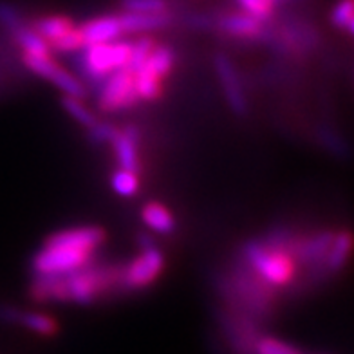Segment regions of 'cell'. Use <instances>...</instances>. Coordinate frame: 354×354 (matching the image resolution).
Listing matches in <instances>:
<instances>
[{"mask_svg": "<svg viewBox=\"0 0 354 354\" xmlns=\"http://www.w3.org/2000/svg\"><path fill=\"white\" fill-rule=\"evenodd\" d=\"M111 183L114 192L123 197H132L140 188V179H138L136 172L125 170V168H120L118 172H114Z\"/></svg>", "mask_w": 354, "mask_h": 354, "instance_id": "cell-22", "label": "cell"}, {"mask_svg": "<svg viewBox=\"0 0 354 354\" xmlns=\"http://www.w3.org/2000/svg\"><path fill=\"white\" fill-rule=\"evenodd\" d=\"M71 28H75L73 22L67 17H62V15L44 17V19H38L33 22L35 31L49 44L55 42L56 38H60L62 35H66Z\"/></svg>", "mask_w": 354, "mask_h": 354, "instance_id": "cell-18", "label": "cell"}, {"mask_svg": "<svg viewBox=\"0 0 354 354\" xmlns=\"http://www.w3.org/2000/svg\"><path fill=\"white\" fill-rule=\"evenodd\" d=\"M13 35L15 42L19 44L24 49V55L29 56H51V49H49V42L44 40L40 35L35 31L33 28L22 26Z\"/></svg>", "mask_w": 354, "mask_h": 354, "instance_id": "cell-15", "label": "cell"}, {"mask_svg": "<svg viewBox=\"0 0 354 354\" xmlns=\"http://www.w3.org/2000/svg\"><path fill=\"white\" fill-rule=\"evenodd\" d=\"M331 232H320L313 237L306 239H295L291 244V257L297 259L302 264H317V262H324L329 246L333 243Z\"/></svg>", "mask_w": 354, "mask_h": 354, "instance_id": "cell-11", "label": "cell"}, {"mask_svg": "<svg viewBox=\"0 0 354 354\" xmlns=\"http://www.w3.org/2000/svg\"><path fill=\"white\" fill-rule=\"evenodd\" d=\"M273 4H277V2H286V0H271Z\"/></svg>", "mask_w": 354, "mask_h": 354, "instance_id": "cell-33", "label": "cell"}, {"mask_svg": "<svg viewBox=\"0 0 354 354\" xmlns=\"http://www.w3.org/2000/svg\"><path fill=\"white\" fill-rule=\"evenodd\" d=\"M174 60H176V56H174V51L170 47L154 46V49L150 51V55L147 56V60L141 66H145L149 71H152L156 76L163 80L170 73V69H172Z\"/></svg>", "mask_w": 354, "mask_h": 354, "instance_id": "cell-21", "label": "cell"}, {"mask_svg": "<svg viewBox=\"0 0 354 354\" xmlns=\"http://www.w3.org/2000/svg\"><path fill=\"white\" fill-rule=\"evenodd\" d=\"M141 215H143L145 224L158 233H170L174 226H176L174 215L163 205H159V203H149L143 208Z\"/></svg>", "mask_w": 354, "mask_h": 354, "instance_id": "cell-17", "label": "cell"}, {"mask_svg": "<svg viewBox=\"0 0 354 354\" xmlns=\"http://www.w3.org/2000/svg\"><path fill=\"white\" fill-rule=\"evenodd\" d=\"M120 24H122L123 33H149V31H158V29L167 28L170 19L165 13H132L125 11L123 15H118Z\"/></svg>", "mask_w": 354, "mask_h": 354, "instance_id": "cell-14", "label": "cell"}, {"mask_svg": "<svg viewBox=\"0 0 354 354\" xmlns=\"http://www.w3.org/2000/svg\"><path fill=\"white\" fill-rule=\"evenodd\" d=\"M94 252L47 244L33 259L35 275H69L91 264Z\"/></svg>", "mask_w": 354, "mask_h": 354, "instance_id": "cell-4", "label": "cell"}, {"mask_svg": "<svg viewBox=\"0 0 354 354\" xmlns=\"http://www.w3.org/2000/svg\"><path fill=\"white\" fill-rule=\"evenodd\" d=\"M221 29L230 37L235 38H262L264 28L262 20L248 13H228L221 19Z\"/></svg>", "mask_w": 354, "mask_h": 354, "instance_id": "cell-13", "label": "cell"}, {"mask_svg": "<svg viewBox=\"0 0 354 354\" xmlns=\"http://www.w3.org/2000/svg\"><path fill=\"white\" fill-rule=\"evenodd\" d=\"M331 20L336 28L345 29L347 33L353 35L354 17H353V0H340L333 10Z\"/></svg>", "mask_w": 354, "mask_h": 354, "instance_id": "cell-25", "label": "cell"}, {"mask_svg": "<svg viewBox=\"0 0 354 354\" xmlns=\"http://www.w3.org/2000/svg\"><path fill=\"white\" fill-rule=\"evenodd\" d=\"M53 49L60 53H75L80 51L84 47L82 42V35H80L78 28H71L66 35H62L60 38H56L55 42H51Z\"/></svg>", "mask_w": 354, "mask_h": 354, "instance_id": "cell-27", "label": "cell"}, {"mask_svg": "<svg viewBox=\"0 0 354 354\" xmlns=\"http://www.w3.org/2000/svg\"><path fill=\"white\" fill-rule=\"evenodd\" d=\"M138 244H140L141 250H149V248H154V239H152V235H149V233H141L140 237H138Z\"/></svg>", "mask_w": 354, "mask_h": 354, "instance_id": "cell-32", "label": "cell"}, {"mask_svg": "<svg viewBox=\"0 0 354 354\" xmlns=\"http://www.w3.org/2000/svg\"><path fill=\"white\" fill-rule=\"evenodd\" d=\"M134 73V85L136 93L140 96V100H156L161 94V78L156 76L152 71H149L145 66H140L138 69L132 71Z\"/></svg>", "mask_w": 354, "mask_h": 354, "instance_id": "cell-19", "label": "cell"}, {"mask_svg": "<svg viewBox=\"0 0 354 354\" xmlns=\"http://www.w3.org/2000/svg\"><path fill=\"white\" fill-rule=\"evenodd\" d=\"M215 71H217V76H219V82L223 85L224 96L228 100L230 107L235 114L243 116L248 112V102L246 96H244L243 84L239 80L237 71L233 67V64L230 62L228 56L217 55L215 58Z\"/></svg>", "mask_w": 354, "mask_h": 354, "instance_id": "cell-8", "label": "cell"}, {"mask_svg": "<svg viewBox=\"0 0 354 354\" xmlns=\"http://www.w3.org/2000/svg\"><path fill=\"white\" fill-rule=\"evenodd\" d=\"M244 13L252 15L259 20H268L273 13V2L271 0H237Z\"/></svg>", "mask_w": 354, "mask_h": 354, "instance_id": "cell-28", "label": "cell"}, {"mask_svg": "<svg viewBox=\"0 0 354 354\" xmlns=\"http://www.w3.org/2000/svg\"><path fill=\"white\" fill-rule=\"evenodd\" d=\"M105 241V232L98 226H76L55 233L47 239V244H58V246H71L87 252H96Z\"/></svg>", "mask_w": 354, "mask_h": 354, "instance_id": "cell-9", "label": "cell"}, {"mask_svg": "<svg viewBox=\"0 0 354 354\" xmlns=\"http://www.w3.org/2000/svg\"><path fill=\"white\" fill-rule=\"evenodd\" d=\"M132 53L131 42H111L87 46L76 58V67L82 75L94 84H102L111 73L129 66Z\"/></svg>", "mask_w": 354, "mask_h": 354, "instance_id": "cell-3", "label": "cell"}, {"mask_svg": "<svg viewBox=\"0 0 354 354\" xmlns=\"http://www.w3.org/2000/svg\"><path fill=\"white\" fill-rule=\"evenodd\" d=\"M165 268V257L158 248L143 250L127 268H122V279L120 282L125 289L147 288L161 275Z\"/></svg>", "mask_w": 354, "mask_h": 354, "instance_id": "cell-6", "label": "cell"}, {"mask_svg": "<svg viewBox=\"0 0 354 354\" xmlns=\"http://www.w3.org/2000/svg\"><path fill=\"white\" fill-rule=\"evenodd\" d=\"M15 324H20V326L28 327L29 331L38 333L42 336H51L55 335L58 326H56V320L49 315H44V313H33V311H20L17 315V322Z\"/></svg>", "mask_w": 354, "mask_h": 354, "instance_id": "cell-20", "label": "cell"}, {"mask_svg": "<svg viewBox=\"0 0 354 354\" xmlns=\"http://www.w3.org/2000/svg\"><path fill=\"white\" fill-rule=\"evenodd\" d=\"M122 6L132 13H165L167 10L165 0H122Z\"/></svg>", "mask_w": 354, "mask_h": 354, "instance_id": "cell-26", "label": "cell"}, {"mask_svg": "<svg viewBox=\"0 0 354 354\" xmlns=\"http://www.w3.org/2000/svg\"><path fill=\"white\" fill-rule=\"evenodd\" d=\"M24 64L29 71H33L35 75L53 82L66 96H73V98H84L85 96V88L82 82L71 75L69 71L62 69L56 62L51 60V56L24 55Z\"/></svg>", "mask_w": 354, "mask_h": 354, "instance_id": "cell-7", "label": "cell"}, {"mask_svg": "<svg viewBox=\"0 0 354 354\" xmlns=\"http://www.w3.org/2000/svg\"><path fill=\"white\" fill-rule=\"evenodd\" d=\"M80 35L84 47L87 46H100V44L116 42L118 38L123 35L122 24L118 15H109V17H100V19L87 20L80 26Z\"/></svg>", "mask_w": 354, "mask_h": 354, "instance_id": "cell-10", "label": "cell"}, {"mask_svg": "<svg viewBox=\"0 0 354 354\" xmlns=\"http://www.w3.org/2000/svg\"><path fill=\"white\" fill-rule=\"evenodd\" d=\"M122 279V268L88 264L69 275H37L31 297L38 302L91 304Z\"/></svg>", "mask_w": 354, "mask_h": 354, "instance_id": "cell-1", "label": "cell"}, {"mask_svg": "<svg viewBox=\"0 0 354 354\" xmlns=\"http://www.w3.org/2000/svg\"><path fill=\"white\" fill-rule=\"evenodd\" d=\"M351 246H353V239H351L349 232H340L338 235L333 237V243L327 252L326 262L327 270L329 271H340L345 266L347 259L351 255Z\"/></svg>", "mask_w": 354, "mask_h": 354, "instance_id": "cell-16", "label": "cell"}, {"mask_svg": "<svg viewBox=\"0 0 354 354\" xmlns=\"http://www.w3.org/2000/svg\"><path fill=\"white\" fill-rule=\"evenodd\" d=\"M140 102L136 93L134 73L129 67L118 69L100 84L98 105L103 112H118Z\"/></svg>", "mask_w": 354, "mask_h": 354, "instance_id": "cell-5", "label": "cell"}, {"mask_svg": "<svg viewBox=\"0 0 354 354\" xmlns=\"http://www.w3.org/2000/svg\"><path fill=\"white\" fill-rule=\"evenodd\" d=\"M62 103H64V109L69 112L71 116L75 118L80 125H84L88 129V127L96 123V118H94V114L91 112V109H87V105H85V103H82V98L66 96V98L62 100Z\"/></svg>", "mask_w": 354, "mask_h": 354, "instance_id": "cell-24", "label": "cell"}, {"mask_svg": "<svg viewBox=\"0 0 354 354\" xmlns=\"http://www.w3.org/2000/svg\"><path fill=\"white\" fill-rule=\"evenodd\" d=\"M154 49V42L150 38H140L138 42L132 44V53H131V60H129V69L134 71L147 60V56L150 55V51Z\"/></svg>", "mask_w": 354, "mask_h": 354, "instance_id": "cell-30", "label": "cell"}, {"mask_svg": "<svg viewBox=\"0 0 354 354\" xmlns=\"http://www.w3.org/2000/svg\"><path fill=\"white\" fill-rule=\"evenodd\" d=\"M255 354H302L297 347L286 344L282 340L271 338V336H262L257 338L255 347H253Z\"/></svg>", "mask_w": 354, "mask_h": 354, "instance_id": "cell-23", "label": "cell"}, {"mask_svg": "<svg viewBox=\"0 0 354 354\" xmlns=\"http://www.w3.org/2000/svg\"><path fill=\"white\" fill-rule=\"evenodd\" d=\"M243 255L257 279H261L266 286L277 288L293 280L297 262L286 250L268 246L264 241H252L244 246Z\"/></svg>", "mask_w": 354, "mask_h": 354, "instance_id": "cell-2", "label": "cell"}, {"mask_svg": "<svg viewBox=\"0 0 354 354\" xmlns=\"http://www.w3.org/2000/svg\"><path fill=\"white\" fill-rule=\"evenodd\" d=\"M138 141L140 132L132 125L125 127L123 131H116L111 140L120 167L132 172H138Z\"/></svg>", "mask_w": 354, "mask_h": 354, "instance_id": "cell-12", "label": "cell"}, {"mask_svg": "<svg viewBox=\"0 0 354 354\" xmlns=\"http://www.w3.org/2000/svg\"><path fill=\"white\" fill-rule=\"evenodd\" d=\"M22 15L19 13L17 8H13L11 4H6V2H0V28H4L6 31L15 33L17 29L22 28Z\"/></svg>", "mask_w": 354, "mask_h": 354, "instance_id": "cell-29", "label": "cell"}, {"mask_svg": "<svg viewBox=\"0 0 354 354\" xmlns=\"http://www.w3.org/2000/svg\"><path fill=\"white\" fill-rule=\"evenodd\" d=\"M118 129L111 125V123L96 122L94 125L88 127V138L96 143H109L112 140V136L116 134Z\"/></svg>", "mask_w": 354, "mask_h": 354, "instance_id": "cell-31", "label": "cell"}]
</instances>
